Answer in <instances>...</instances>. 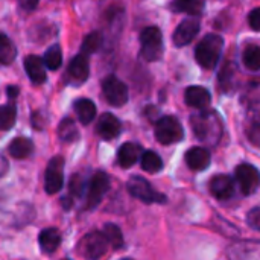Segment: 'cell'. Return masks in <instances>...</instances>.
Masks as SVG:
<instances>
[{
  "mask_svg": "<svg viewBox=\"0 0 260 260\" xmlns=\"http://www.w3.org/2000/svg\"><path fill=\"white\" fill-rule=\"evenodd\" d=\"M102 233L107 238L108 245H111L114 250H119V248L123 247V236H122V232H120V229L117 225H114V224H105Z\"/></svg>",
  "mask_w": 260,
  "mask_h": 260,
  "instance_id": "29",
  "label": "cell"
},
{
  "mask_svg": "<svg viewBox=\"0 0 260 260\" xmlns=\"http://www.w3.org/2000/svg\"><path fill=\"white\" fill-rule=\"evenodd\" d=\"M17 56V47L15 44L5 35L0 32V64H11Z\"/></svg>",
  "mask_w": 260,
  "mask_h": 260,
  "instance_id": "25",
  "label": "cell"
},
{
  "mask_svg": "<svg viewBox=\"0 0 260 260\" xmlns=\"http://www.w3.org/2000/svg\"><path fill=\"white\" fill-rule=\"evenodd\" d=\"M247 120H248V128H247V134L248 139L259 145L260 143V101L254 102L248 107L247 111Z\"/></svg>",
  "mask_w": 260,
  "mask_h": 260,
  "instance_id": "19",
  "label": "cell"
},
{
  "mask_svg": "<svg viewBox=\"0 0 260 260\" xmlns=\"http://www.w3.org/2000/svg\"><path fill=\"white\" fill-rule=\"evenodd\" d=\"M140 165H142V169L145 172H149V174H157L161 171L163 168V160L160 158V155L154 151H145L140 157Z\"/></svg>",
  "mask_w": 260,
  "mask_h": 260,
  "instance_id": "23",
  "label": "cell"
},
{
  "mask_svg": "<svg viewBox=\"0 0 260 260\" xmlns=\"http://www.w3.org/2000/svg\"><path fill=\"white\" fill-rule=\"evenodd\" d=\"M210 99H212L210 98V93L204 87L193 85V87H189L184 91V101H186V104L189 107H193V108H198V110H204L206 107H209Z\"/></svg>",
  "mask_w": 260,
  "mask_h": 260,
  "instance_id": "17",
  "label": "cell"
},
{
  "mask_svg": "<svg viewBox=\"0 0 260 260\" xmlns=\"http://www.w3.org/2000/svg\"><path fill=\"white\" fill-rule=\"evenodd\" d=\"M64 183V158L61 155L53 157L46 169L44 189L49 195H55L62 189Z\"/></svg>",
  "mask_w": 260,
  "mask_h": 260,
  "instance_id": "8",
  "label": "cell"
},
{
  "mask_svg": "<svg viewBox=\"0 0 260 260\" xmlns=\"http://www.w3.org/2000/svg\"><path fill=\"white\" fill-rule=\"evenodd\" d=\"M105 99L113 107H122L128 102V87L116 76H107L102 82Z\"/></svg>",
  "mask_w": 260,
  "mask_h": 260,
  "instance_id": "9",
  "label": "cell"
},
{
  "mask_svg": "<svg viewBox=\"0 0 260 260\" xmlns=\"http://www.w3.org/2000/svg\"><path fill=\"white\" fill-rule=\"evenodd\" d=\"M88 75H90V66L87 56L84 53L75 56L67 67V78L70 79V82L79 85L87 81Z\"/></svg>",
  "mask_w": 260,
  "mask_h": 260,
  "instance_id": "12",
  "label": "cell"
},
{
  "mask_svg": "<svg viewBox=\"0 0 260 260\" xmlns=\"http://www.w3.org/2000/svg\"><path fill=\"white\" fill-rule=\"evenodd\" d=\"M64 260H69V259H64Z\"/></svg>",
  "mask_w": 260,
  "mask_h": 260,
  "instance_id": "39",
  "label": "cell"
},
{
  "mask_svg": "<svg viewBox=\"0 0 260 260\" xmlns=\"http://www.w3.org/2000/svg\"><path fill=\"white\" fill-rule=\"evenodd\" d=\"M186 163L192 171H204L210 165V152L206 148L193 146L186 152Z\"/></svg>",
  "mask_w": 260,
  "mask_h": 260,
  "instance_id": "16",
  "label": "cell"
},
{
  "mask_svg": "<svg viewBox=\"0 0 260 260\" xmlns=\"http://www.w3.org/2000/svg\"><path fill=\"white\" fill-rule=\"evenodd\" d=\"M24 69H26V73L29 76V79L40 85L46 81V66H44V61L40 59L38 56L35 55H29L26 56L24 59Z\"/></svg>",
  "mask_w": 260,
  "mask_h": 260,
  "instance_id": "18",
  "label": "cell"
},
{
  "mask_svg": "<svg viewBox=\"0 0 260 260\" xmlns=\"http://www.w3.org/2000/svg\"><path fill=\"white\" fill-rule=\"evenodd\" d=\"M8 149H9L11 157L21 160V158H27L34 152V143H32V140H29L26 137H17L9 143Z\"/></svg>",
  "mask_w": 260,
  "mask_h": 260,
  "instance_id": "21",
  "label": "cell"
},
{
  "mask_svg": "<svg viewBox=\"0 0 260 260\" xmlns=\"http://www.w3.org/2000/svg\"><path fill=\"white\" fill-rule=\"evenodd\" d=\"M84 184H85V180L82 178V175L81 174H75L72 177V180H70V184H69L70 193L73 197H81L84 193Z\"/></svg>",
  "mask_w": 260,
  "mask_h": 260,
  "instance_id": "32",
  "label": "cell"
},
{
  "mask_svg": "<svg viewBox=\"0 0 260 260\" xmlns=\"http://www.w3.org/2000/svg\"><path fill=\"white\" fill-rule=\"evenodd\" d=\"M140 56L148 61V62H154L158 61L163 55V37L158 27L155 26H149L145 27L140 34Z\"/></svg>",
  "mask_w": 260,
  "mask_h": 260,
  "instance_id": "3",
  "label": "cell"
},
{
  "mask_svg": "<svg viewBox=\"0 0 260 260\" xmlns=\"http://www.w3.org/2000/svg\"><path fill=\"white\" fill-rule=\"evenodd\" d=\"M122 125L119 122V119L111 114V113H105L99 117L98 120V126L96 131L98 134L104 139V140H113L120 134Z\"/></svg>",
  "mask_w": 260,
  "mask_h": 260,
  "instance_id": "13",
  "label": "cell"
},
{
  "mask_svg": "<svg viewBox=\"0 0 260 260\" xmlns=\"http://www.w3.org/2000/svg\"><path fill=\"white\" fill-rule=\"evenodd\" d=\"M6 171H8V161L3 157H0V177H3Z\"/></svg>",
  "mask_w": 260,
  "mask_h": 260,
  "instance_id": "36",
  "label": "cell"
},
{
  "mask_svg": "<svg viewBox=\"0 0 260 260\" xmlns=\"http://www.w3.org/2000/svg\"><path fill=\"white\" fill-rule=\"evenodd\" d=\"M247 222L253 230H260V207H254L248 212Z\"/></svg>",
  "mask_w": 260,
  "mask_h": 260,
  "instance_id": "33",
  "label": "cell"
},
{
  "mask_svg": "<svg viewBox=\"0 0 260 260\" xmlns=\"http://www.w3.org/2000/svg\"><path fill=\"white\" fill-rule=\"evenodd\" d=\"M37 5H38V0H21V6L26 11H32L34 8H37Z\"/></svg>",
  "mask_w": 260,
  "mask_h": 260,
  "instance_id": "35",
  "label": "cell"
},
{
  "mask_svg": "<svg viewBox=\"0 0 260 260\" xmlns=\"http://www.w3.org/2000/svg\"><path fill=\"white\" fill-rule=\"evenodd\" d=\"M6 91H8L9 99H12V101H14V99L17 98V94H18V88H17V87H8Z\"/></svg>",
  "mask_w": 260,
  "mask_h": 260,
  "instance_id": "37",
  "label": "cell"
},
{
  "mask_svg": "<svg viewBox=\"0 0 260 260\" xmlns=\"http://www.w3.org/2000/svg\"><path fill=\"white\" fill-rule=\"evenodd\" d=\"M236 181L244 195H251L260 186V172L257 168L248 163H242L236 168Z\"/></svg>",
  "mask_w": 260,
  "mask_h": 260,
  "instance_id": "10",
  "label": "cell"
},
{
  "mask_svg": "<svg viewBox=\"0 0 260 260\" xmlns=\"http://www.w3.org/2000/svg\"><path fill=\"white\" fill-rule=\"evenodd\" d=\"M210 193L221 201L230 200L235 193V183L229 175H216L210 181Z\"/></svg>",
  "mask_w": 260,
  "mask_h": 260,
  "instance_id": "14",
  "label": "cell"
},
{
  "mask_svg": "<svg viewBox=\"0 0 260 260\" xmlns=\"http://www.w3.org/2000/svg\"><path fill=\"white\" fill-rule=\"evenodd\" d=\"M102 35L99 32H91L85 37V40L82 41V53L84 55H90V53H94L101 49L102 46Z\"/></svg>",
  "mask_w": 260,
  "mask_h": 260,
  "instance_id": "31",
  "label": "cell"
},
{
  "mask_svg": "<svg viewBox=\"0 0 260 260\" xmlns=\"http://www.w3.org/2000/svg\"><path fill=\"white\" fill-rule=\"evenodd\" d=\"M206 0H174L172 9L177 12H187L192 15H198L203 12Z\"/></svg>",
  "mask_w": 260,
  "mask_h": 260,
  "instance_id": "24",
  "label": "cell"
},
{
  "mask_svg": "<svg viewBox=\"0 0 260 260\" xmlns=\"http://www.w3.org/2000/svg\"><path fill=\"white\" fill-rule=\"evenodd\" d=\"M44 66L50 70H56L61 67L62 64V52H61V47L58 44L49 47L44 53Z\"/></svg>",
  "mask_w": 260,
  "mask_h": 260,
  "instance_id": "30",
  "label": "cell"
},
{
  "mask_svg": "<svg viewBox=\"0 0 260 260\" xmlns=\"http://www.w3.org/2000/svg\"><path fill=\"white\" fill-rule=\"evenodd\" d=\"M38 244L43 253L52 254L61 244V233L56 229H44L38 236Z\"/></svg>",
  "mask_w": 260,
  "mask_h": 260,
  "instance_id": "20",
  "label": "cell"
},
{
  "mask_svg": "<svg viewBox=\"0 0 260 260\" xmlns=\"http://www.w3.org/2000/svg\"><path fill=\"white\" fill-rule=\"evenodd\" d=\"M58 136L62 142H75L79 136L78 128L72 119H64L58 126Z\"/></svg>",
  "mask_w": 260,
  "mask_h": 260,
  "instance_id": "28",
  "label": "cell"
},
{
  "mask_svg": "<svg viewBox=\"0 0 260 260\" xmlns=\"http://www.w3.org/2000/svg\"><path fill=\"white\" fill-rule=\"evenodd\" d=\"M184 137V129L178 119L172 116H163L155 123V139L161 145H172L181 142Z\"/></svg>",
  "mask_w": 260,
  "mask_h": 260,
  "instance_id": "5",
  "label": "cell"
},
{
  "mask_svg": "<svg viewBox=\"0 0 260 260\" xmlns=\"http://www.w3.org/2000/svg\"><path fill=\"white\" fill-rule=\"evenodd\" d=\"M142 146L137 145V143H133V142H128V143H123L120 148H119V152H117V161L119 165L123 168V169H128L131 166H134L139 158L142 157Z\"/></svg>",
  "mask_w": 260,
  "mask_h": 260,
  "instance_id": "15",
  "label": "cell"
},
{
  "mask_svg": "<svg viewBox=\"0 0 260 260\" xmlns=\"http://www.w3.org/2000/svg\"><path fill=\"white\" fill-rule=\"evenodd\" d=\"M192 129L203 143L216 145L222 136V122L215 111H201L190 119Z\"/></svg>",
  "mask_w": 260,
  "mask_h": 260,
  "instance_id": "1",
  "label": "cell"
},
{
  "mask_svg": "<svg viewBox=\"0 0 260 260\" xmlns=\"http://www.w3.org/2000/svg\"><path fill=\"white\" fill-rule=\"evenodd\" d=\"M200 27H201V24H200L198 18L183 20L174 32V37H172L174 44L177 47H183V46L189 44L197 37V34L200 32Z\"/></svg>",
  "mask_w": 260,
  "mask_h": 260,
  "instance_id": "11",
  "label": "cell"
},
{
  "mask_svg": "<svg viewBox=\"0 0 260 260\" xmlns=\"http://www.w3.org/2000/svg\"><path fill=\"white\" fill-rule=\"evenodd\" d=\"M75 113L81 123L88 125L96 117V105L90 99H78L75 102Z\"/></svg>",
  "mask_w": 260,
  "mask_h": 260,
  "instance_id": "22",
  "label": "cell"
},
{
  "mask_svg": "<svg viewBox=\"0 0 260 260\" xmlns=\"http://www.w3.org/2000/svg\"><path fill=\"white\" fill-rule=\"evenodd\" d=\"M17 120V108L15 104L9 102L6 105L0 107V129L2 131H8L15 125Z\"/></svg>",
  "mask_w": 260,
  "mask_h": 260,
  "instance_id": "26",
  "label": "cell"
},
{
  "mask_svg": "<svg viewBox=\"0 0 260 260\" xmlns=\"http://www.w3.org/2000/svg\"><path fill=\"white\" fill-rule=\"evenodd\" d=\"M248 23L253 30H260V8H254L248 15Z\"/></svg>",
  "mask_w": 260,
  "mask_h": 260,
  "instance_id": "34",
  "label": "cell"
},
{
  "mask_svg": "<svg viewBox=\"0 0 260 260\" xmlns=\"http://www.w3.org/2000/svg\"><path fill=\"white\" fill-rule=\"evenodd\" d=\"M222 47H224V40L219 35H215V34L206 35L195 49L197 62L203 69H207V70L215 69L221 58Z\"/></svg>",
  "mask_w": 260,
  "mask_h": 260,
  "instance_id": "2",
  "label": "cell"
},
{
  "mask_svg": "<svg viewBox=\"0 0 260 260\" xmlns=\"http://www.w3.org/2000/svg\"><path fill=\"white\" fill-rule=\"evenodd\" d=\"M120 260H133V259H120Z\"/></svg>",
  "mask_w": 260,
  "mask_h": 260,
  "instance_id": "38",
  "label": "cell"
},
{
  "mask_svg": "<svg viewBox=\"0 0 260 260\" xmlns=\"http://www.w3.org/2000/svg\"><path fill=\"white\" fill-rule=\"evenodd\" d=\"M128 192L140 200L145 204H163L166 203V197L160 192H157L145 178L142 177H131L126 183Z\"/></svg>",
  "mask_w": 260,
  "mask_h": 260,
  "instance_id": "4",
  "label": "cell"
},
{
  "mask_svg": "<svg viewBox=\"0 0 260 260\" xmlns=\"http://www.w3.org/2000/svg\"><path fill=\"white\" fill-rule=\"evenodd\" d=\"M242 59H244V66L248 70H251V72L260 70V46H254V44L248 46L244 50Z\"/></svg>",
  "mask_w": 260,
  "mask_h": 260,
  "instance_id": "27",
  "label": "cell"
},
{
  "mask_svg": "<svg viewBox=\"0 0 260 260\" xmlns=\"http://www.w3.org/2000/svg\"><path fill=\"white\" fill-rule=\"evenodd\" d=\"M110 189V178L105 172L99 171L96 172L91 180L88 181V187H87V200H85V209L91 210L96 209L102 198L105 197V193Z\"/></svg>",
  "mask_w": 260,
  "mask_h": 260,
  "instance_id": "6",
  "label": "cell"
},
{
  "mask_svg": "<svg viewBox=\"0 0 260 260\" xmlns=\"http://www.w3.org/2000/svg\"><path fill=\"white\" fill-rule=\"evenodd\" d=\"M81 254L88 260L101 259L108 248V241L102 232H91L81 241Z\"/></svg>",
  "mask_w": 260,
  "mask_h": 260,
  "instance_id": "7",
  "label": "cell"
}]
</instances>
